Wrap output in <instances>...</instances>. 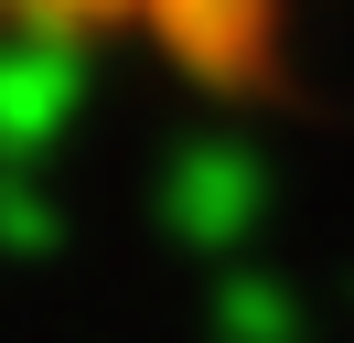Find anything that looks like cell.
<instances>
[{
  "label": "cell",
  "mask_w": 354,
  "mask_h": 343,
  "mask_svg": "<svg viewBox=\"0 0 354 343\" xmlns=\"http://www.w3.org/2000/svg\"><path fill=\"white\" fill-rule=\"evenodd\" d=\"M65 11H172V0H65Z\"/></svg>",
  "instance_id": "6da1fadb"
}]
</instances>
